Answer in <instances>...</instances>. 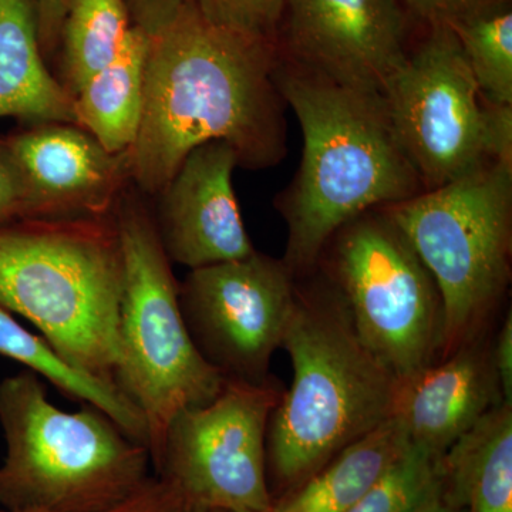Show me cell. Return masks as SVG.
<instances>
[{
  "mask_svg": "<svg viewBox=\"0 0 512 512\" xmlns=\"http://www.w3.org/2000/svg\"><path fill=\"white\" fill-rule=\"evenodd\" d=\"M285 0H184L212 25L275 43Z\"/></svg>",
  "mask_w": 512,
  "mask_h": 512,
  "instance_id": "cb8c5ba5",
  "label": "cell"
},
{
  "mask_svg": "<svg viewBox=\"0 0 512 512\" xmlns=\"http://www.w3.org/2000/svg\"><path fill=\"white\" fill-rule=\"evenodd\" d=\"M441 457L409 443L349 512L419 511L443 493Z\"/></svg>",
  "mask_w": 512,
  "mask_h": 512,
  "instance_id": "603a6c76",
  "label": "cell"
},
{
  "mask_svg": "<svg viewBox=\"0 0 512 512\" xmlns=\"http://www.w3.org/2000/svg\"><path fill=\"white\" fill-rule=\"evenodd\" d=\"M443 497L458 510L512 512V404L501 402L441 457Z\"/></svg>",
  "mask_w": 512,
  "mask_h": 512,
  "instance_id": "e0dca14e",
  "label": "cell"
},
{
  "mask_svg": "<svg viewBox=\"0 0 512 512\" xmlns=\"http://www.w3.org/2000/svg\"><path fill=\"white\" fill-rule=\"evenodd\" d=\"M114 221L124 261L116 384L146 421L156 470L175 414L210 403L227 379L192 342L181 312L180 282L158 238L151 205L134 184L121 194Z\"/></svg>",
  "mask_w": 512,
  "mask_h": 512,
  "instance_id": "8992f818",
  "label": "cell"
},
{
  "mask_svg": "<svg viewBox=\"0 0 512 512\" xmlns=\"http://www.w3.org/2000/svg\"><path fill=\"white\" fill-rule=\"evenodd\" d=\"M2 138L22 174L26 218L109 217L133 184L131 150L110 153L77 124H23Z\"/></svg>",
  "mask_w": 512,
  "mask_h": 512,
  "instance_id": "4fadbf2b",
  "label": "cell"
},
{
  "mask_svg": "<svg viewBox=\"0 0 512 512\" xmlns=\"http://www.w3.org/2000/svg\"><path fill=\"white\" fill-rule=\"evenodd\" d=\"M0 512H23V511H9V510H5V508H0Z\"/></svg>",
  "mask_w": 512,
  "mask_h": 512,
  "instance_id": "836d02e7",
  "label": "cell"
},
{
  "mask_svg": "<svg viewBox=\"0 0 512 512\" xmlns=\"http://www.w3.org/2000/svg\"><path fill=\"white\" fill-rule=\"evenodd\" d=\"M0 117L76 124L74 99L40 49L35 0H0Z\"/></svg>",
  "mask_w": 512,
  "mask_h": 512,
  "instance_id": "2e32d148",
  "label": "cell"
},
{
  "mask_svg": "<svg viewBox=\"0 0 512 512\" xmlns=\"http://www.w3.org/2000/svg\"><path fill=\"white\" fill-rule=\"evenodd\" d=\"M0 356L15 360L37 376L45 377L74 402L89 403L103 410L131 439L147 447L146 421L126 394L74 369L42 336L20 325L15 315L3 308H0Z\"/></svg>",
  "mask_w": 512,
  "mask_h": 512,
  "instance_id": "ffe728a7",
  "label": "cell"
},
{
  "mask_svg": "<svg viewBox=\"0 0 512 512\" xmlns=\"http://www.w3.org/2000/svg\"><path fill=\"white\" fill-rule=\"evenodd\" d=\"M0 507L23 512H101L146 484L150 453L92 404L64 412L26 369L0 382Z\"/></svg>",
  "mask_w": 512,
  "mask_h": 512,
  "instance_id": "5b68a950",
  "label": "cell"
},
{
  "mask_svg": "<svg viewBox=\"0 0 512 512\" xmlns=\"http://www.w3.org/2000/svg\"><path fill=\"white\" fill-rule=\"evenodd\" d=\"M131 26L126 0H67L50 69L73 99L117 56Z\"/></svg>",
  "mask_w": 512,
  "mask_h": 512,
  "instance_id": "44dd1931",
  "label": "cell"
},
{
  "mask_svg": "<svg viewBox=\"0 0 512 512\" xmlns=\"http://www.w3.org/2000/svg\"><path fill=\"white\" fill-rule=\"evenodd\" d=\"M25 218L26 191L22 174L0 137V225Z\"/></svg>",
  "mask_w": 512,
  "mask_h": 512,
  "instance_id": "484cf974",
  "label": "cell"
},
{
  "mask_svg": "<svg viewBox=\"0 0 512 512\" xmlns=\"http://www.w3.org/2000/svg\"><path fill=\"white\" fill-rule=\"evenodd\" d=\"M487 104L485 151L495 163L512 164V106Z\"/></svg>",
  "mask_w": 512,
  "mask_h": 512,
  "instance_id": "83f0119b",
  "label": "cell"
},
{
  "mask_svg": "<svg viewBox=\"0 0 512 512\" xmlns=\"http://www.w3.org/2000/svg\"><path fill=\"white\" fill-rule=\"evenodd\" d=\"M123 284L114 212L0 225V308L29 320L74 369L114 387Z\"/></svg>",
  "mask_w": 512,
  "mask_h": 512,
  "instance_id": "3957f363",
  "label": "cell"
},
{
  "mask_svg": "<svg viewBox=\"0 0 512 512\" xmlns=\"http://www.w3.org/2000/svg\"><path fill=\"white\" fill-rule=\"evenodd\" d=\"M484 101L512 106V6L500 0L450 26Z\"/></svg>",
  "mask_w": 512,
  "mask_h": 512,
  "instance_id": "7402d4cb",
  "label": "cell"
},
{
  "mask_svg": "<svg viewBox=\"0 0 512 512\" xmlns=\"http://www.w3.org/2000/svg\"><path fill=\"white\" fill-rule=\"evenodd\" d=\"M409 443L402 426L389 417L340 451L292 494L272 503L269 512H349Z\"/></svg>",
  "mask_w": 512,
  "mask_h": 512,
  "instance_id": "d6986e66",
  "label": "cell"
},
{
  "mask_svg": "<svg viewBox=\"0 0 512 512\" xmlns=\"http://www.w3.org/2000/svg\"><path fill=\"white\" fill-rule=\"evenodd\" d=\"M35 3L40 49H42L47 64L52 66L67 0H35Z\"/></svg>",
  "mask_w": 512,
  "mask_h": 512,
  "instance_id": "f546056e",
  "label": "cell"
},
{
  "mask_svg": "<svg viewBox=\"0 0 512 512\" xmlns=\"http://www.w3.org/2000/svg\"><path fill=\"white\" fill-rule=\"evenodd\" d=\"M382 96L394 136L424 190L453 183L490 161L487 104L450 26H430Z\"/></svg>",
  "mask_w": 512,
  "mask_h": 512,
  "instance_id": "30bf717a",
  "label": "cell"
},
{
  "mask_svg": "<svg viewBox=\"0 0 512 512\" xmlns=\"http://www.w3.org/2000/svg\"><path fill=\"white\" fill-rule=\"evenodd\" d=\"M282 346L293 380L271 414L266 460L279 483L299 485L389 419L397 379L359 338L329 284L298 288Z\"/></svg>",
  "mask_w": 512,
  "mask_h": 512,
  "instance_id": "277c9868",
  "label": "cell"
},
{
  "mask_svg": "<svg viewBox=\"0 0 512 512\" xmlns=\"http://www.w3.org/2000/svg\"><path fill=\"white\" fill-rule=\"evenodd\" d=\"M279 56L316 76L383 94L409 55L400 0H285Z\"/></svg>",
  "mask_w": 512,
  "mask_h": 512,
  "instance_id": "7c38bea8",
  "label": "cell"
},
{
  "mask_svg": "<svg viewBox=\"0 0 512 512\" xmlns=\"http://www.w3.org/2000/svg\"><path fill=\"white\" fill-rule=\"evenodd\" d=\"M298 286L282 259L254 254L191 269L180 284L185 325L198 352L227 380L269 382Z\"/></svg>",
  "mask_w": 512,
  "mask_h": 512,
  "instance_id": "8fae6325",
  "label": "cell"
},
{
  "mask_svg": "<svg viewBox=\"0 0 512 512\" xmlns=\"http://www.w3.org/2000/svg\"><path fill=\"white\" fill-rule=\"evenodd\" d=\"M491 356L495 373H497L498 384H500L501 396L503 402L512 404V316L511 311L508 312L507 318L504 319L498 332L497 339L493 348H491Z\"/></svg>",
  "mask_w": 512,
  "mask_h": 512,
  "instance_id": "4dcf8cb0",
  "label": "cell"
},
{
  "mask_svg": "<svg viewBox=\"0 0 512 512\" xmlns=\"http://www.w3.org/2000/svg\"><path fill=\"white\" fill-rule=\"evenodd\" d=\"M500 0H400L407 12L430 26H451L470 13Z\"/></svg>",
  "mask_w": 512,
  "mask_h": 512,
  "instance_id": "4316f807",
  "label": "cell"
},
{
  "mask_svg": "<svg viewBox=\"0 0 512 512\" xmlns=\"http://www.w3.org/2000/svg\"><path fill=\"white\" fill-rule=\"evenodd\" d=\"M383 208L439 289L441 359L483 338L510 285L512 164L488 161L453 183Z\"/></svg>",
  "mask_w": 512,
  "mask_h": 512,
  "instance_id": "52a82bcc",
  "label": "cell"
},
{
  "mask_svg": "<svg viewBox=\"0 0 512 512\" xmlns=\"http://www.w3.org/2000/svg\"><path fill=\"white\" fill-rule=\"evenodd\" d=\"M133 26L147 35L161 32L180 12L184 0H126Z\"/></svg>",
  "mask_w": 512,
  "mask_h": 512,
  "instance_id": "f1b7e54d",
  "label": "cell"
},
{
  "mask_svg": "<svg viewBox=\"0 0 512 512\" xmlns=\"http://www.w3.org/2000/svg\"><path fill=\"white\" fill-rule=\"evenodd\" d=\"M151 36L131 26L117 56L74 97L76 124L110 153L131 150L144 110Z\"/></svg>",
  "mask_w": 512,
  "mask_h": 512,
  "instance_id": "ac0fdd59",
  "label": "cell"
},
{
  "mask_svg": "<svg viewBox=\"0 0 512 512\" xmlns=\"http://www.w3.org/2000/svg\"><path fill=\"white\" fill-rule=\"evenodd\" d=\"M417 512H461V510L448 503L446 498L443 497V493H441L439 497L433 498L430 503L424 505Z\"/></svg>",
  "mask_w": 512,
  "mask_h": 512,
  "instance_id": "1f68e13d",
  "label": "cell"
},
{
  "mask_svg": "<svg viewBox=\"0 0 512 512\" xmlns=\"http://www.w3.org/2000/svg\"><path fill=\"white\" fill-rule=\"evenodd\" d=\"M235 151L208 141L184 158L151 207L158 238L171 264L204 268L254 254L235 195Z\"/></svg>",
  "mask_w": 512,
  "mask_h": 512,
  "instance_id": "5bb4252c",
  "label": "cell"
},
{
  "mask_svg": "<svg viewBox=\"0 0 512 512\" xmlns=\"http://www.w3.org/2000/svg\"><path fill=\"white\" fill-rule=\"evenodd\" d=\"M278 62L275 43L212 25L184 3L150 39L143 119L131 148L134 187L156 197L208 141L227 143L245 170L278 164L286 153Z\"/></svg>",
  "mask_w": 512,
  "mask_h": 512,
  "instance_id": "6da1fadb",
  "label": "cell"
},
{
  "mask_svg": "<svg viewBox=\"0 0 512 512\" xmlns=\"http://www.w3.org/2000/svg\"><path fill=\"white\" fill-rule=\"evenodd\" d=\"M275 80L303 136L298 173L275 201L288 227L282 261L296 278L319 265L343 224L426 190L394 136L382 94L340 86L281 56Z\"/></svg>",
  "mask_w": 512,
  "mask_h": 512,
  "instance_id": "7a4b0ae2",
  "label": "cell"
},
{
  "mask_svg": "<svg viewBox=\"0 0 512 512\" xmlns=\"http://www.w3.org/2000/svg\"><path fill=\"white\" fill-rule=\"evenodd\" d=\"M281 394L271 380H227L210 403L175 414L157 477L173 485L190 510L271 511L266 436Z\"/></svg>",
  "mask_w": 512,
  "mask_h": 512,
  "instance_id": "9c48e42d",
  "label": "cell"
},
{
  "mask_svg": "<svg viewBox=\"0 0 512 512\" xmlns=\"http://www.w3.org/2000/svg\"><path fill=\"white\" fill-rule=\"evenodd\" d=\"M190 512H222V511L207 510V508H194V510H191Z\"/></svg>",
  "mask_w": 512,
  "mask_h": 512,
  "instance_id": "d6a6232c",
  "label": "cell"
},
{
  "mask_svg": "<svg viewBox=\"0 0 512 512\" xmlns=\"http://www.w3.org/2000/svg\"><path fill=\"white\" fill-rule=\"evenodd\" d=\"M180 493L160 477H150L143 487L121 503L101 512H190Z\"/></svg>",
  "mask_w": 512,
  "mask_h": 512,
  "instance_id": "d4e9b609",
  "label": "cell"
},
{
  "mask_svg": "<svg viewBox=\"0 0 512 512\" xmlns=\"http://www.w3.org/2000/svg\"><path fill=\"white\" fill-rule=\"evenodd\" d=\"M501 402L491 348L480 338L397 382L390 417L410 443L441 457Z\"/></svg>",
  "mask_w": 512,
  "mask_h": 512,
  "instance_id": "9a60e30c",
  "label": "cell"
},
{
  "mask_svg": "<svg viewBox=\"0 0 512 512\" xmlns=\"http://www.w3.org/2000/svg\"><path fill=\"white\" fill-rule=\"evenodd\" d=\"M320 261L357 335L397 382L441 359L443 305L433 276L384 208L332 235Z\"/></svg>",
  "mask_w": 512,
  "mask_h": 512,
  "instance_id": "ba28073f",
  "label": "cell"
}]
</instances>
